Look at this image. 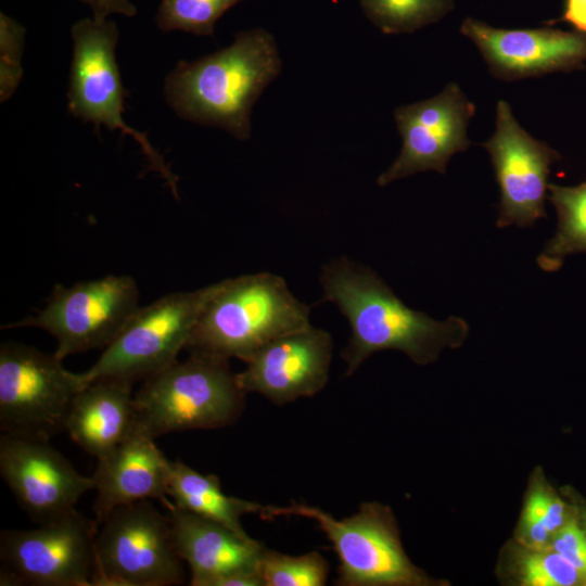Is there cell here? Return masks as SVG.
<instances>
[{
	"instance_id": "cell-18",
	"label": "cell",
	"mask_w": 586,
	"mask_h": 586,
	"mask_svg": "<svg viewBox=\"0 0 586 586\" xmlns=\"http://www.w3.org/2000/svg\"><path fill=\"white\" fill-rule=\"evenodd\" d=\"M154 438L133 431L107 456L98 460L91 476L97 491L94 520L100 524L117 507L168 497L170 460Z\"/></svg>"
},
{
	"instance_id": "cell-11",
	"label": "cell",
	"mask_w": 586,
	"mask_h": 586,
	"mask_svg": "<svg viewBox=\"0 0 586 586\" xmlns=\"http://www.w3.org/2000/svg\"><path fill=\"white\" fill-rule=\"evenodd\" d=\"M99 528L76 509L29 530L0 533V585L92 586Z\"/></svg>"
},
{
	"instance_id": "cell-27",
	"label": "cell",
	"mask_w": 586,
	"mask_h": 586,
	"mask_svg": "<svg viewBox=\"0 0 586 586\" xmlns=\"http://www.w3.org/2000/svg\"><path fill=\"white\" fill-rule=\"evenodd\" d=\"M524 510L542 521L552 536L571 518L565 504L546 486L539 484L530 492Z\"/></svg>"
},
{
	"instance_id": "cell-3",
	"label": "cell",
	"mask_w": 586,
	"mask_h": 586,
	"mask_svg": "<svg viewBox=\"0 0 586 586\" xmlns=\"http://www.w3.org/2000/svg\"><path fill=\"white\" fill-rule=\"evenodd\" d=\"M310 307L278 275L259 272L216 283L186 351L246 362L271 340L308 324Z\"/></svg>"
},
{
	"instance_id": "cell-23",
	"label": "cell",
	"mask_w": 586,
	"mask_h": 586,
	"mask_svg": "<svg viewBox=\"0 0 586 586\" xmlns=\"http://www.w3.org/2000/svg\"><path fill=\"white\" fill-rule=\"evenodd\" d=\"M259 572L264 586H323L329 575V563L317 551L290 556L265 548Z\"/></svg>"
},
{
	"instance_id": "cell-28",
	"label": "cell",
	"mask_w": 586,
	"mask_h": 586,
	"mask_svg": "<svg viewBox=\"0 0 586 586\" xmlns=\"http://www.w3.org/2000/svg\"><path fill=\"white\" fill-rule=\"evenodd\" d=\"M550 548L586 577V543L578 521L571 517L552 536Z\"/></svg>"
},
{
	"instance_id": "cell-13",
	"label": "cell",
	"mask_w": 586,
	"mask_h": 586,
	"mask_svg": "<svg viewBox=\"0 0 586 586\" xmlns=\"http://www.w3.org/2000/svg\"><path fill=\"white\" fill-rule=\"evenodd\" d=\"M474 111L473 103L455 82L431 99L398 106L394 118L403 146L377 183L384 187L426 170L444 174L450 157L470 145L467 127Z\"/></svg>"
},
{
	"instance_id": "cell-21",
	"label": "cell",
	"mask_w": 586,
	"mask_h": 586,
	"mask_svg": "<svg viewBox=\"0 0 586 586\" xmlns=\"http://www.w3.org/2000/svg\"><path fill=\"white\" fill-rule=\"evenodd\" d=\"M548 190L558 225L536 262L544 271L553 272L566 256L586 253V181L575 187L549 184Z\"/></svg>"
},
{
	"instance_id": "cell-8",
	"label": "cell",
	"mask_w": 586,
	"mask_h": 586,
	"mask_svg": "<svg viewBox=\"0 0 586 586\" xmlns=\"http://www.w3.org/2000/svg\"><path fill=\"white\" fill-rule=\"evenodd\" d=\"M78 373L53 353L17 342L0 346V429L13 436L49 441L65 430L82 388Z\"/></svg>"
},
{
	"instance_id": "cell-14",
	"label": "cell",
	"mask_w": 586,
	"mask_h": 586,
	"mask_svg": "<svg viewBox=\"0 0 586 586\" xmlns=\"http://www.w3.org/2000/svg\"><path fill=\"white\" fill-rule=\"evenodd\" d=\"M0 473L21 508L39 524L72 511L94 489L92 477L81 475L44 440L1 433Z\"/></svg>"
},
{
	"instance_id": "cell-19",
	"label": "cell",
	"mask_w": 586,
	"mask_h": 586,
	"mask_svg": "<svg viewBox=\"0 0 586 586\" xmlns=\"http://www.w3.org/2000/svg\"><path fill=\"white\" fill-rule=\"evenodd\" d=\"M132 382L99 379L76 395L65 430L71 438L98 460L119 446L136 424Z\"/></svg>"
},
{
	"instance_id": "cell-15",
	"label": "cell",
	"mask_w": 586,
	"mask_h": 586,
	"mask_svg": "<svg viewBox=\"0 0 586 586\" xmlns=\"http://www.w3.org/2000/svg\"><path fill=\"white\" fill-rule=\"evenodd\" d=\"M333 342L329 332L308 324L259 348L237 373L245 393H259L277 405L319 393L328 383Z\"/></svg>"
},
{
	"instance_id": "cell-5",
	"label": "cell",
	"mask_w": 586,
	"mask_h": 586,
	"mask_svg": "<svg viewBox=\"0 0 586 586\" xmlns=\"http://www.w3.org/2000/svg\"><path fill=\"white\" fill-rule=\"evenodd\" d=\"M303 517L317 523L339 558V586H421L432 581L405 553L395 519L386 506L364 502L356 513L335 519L304 504L265 506L264 520Z\"/></svg>"
},
{
	"instance_id": "cell-10",
	"label": "cell",
	"mask_w": 586,
	"mask_h": 586,
	"mask_svg": "<svg viewBox=\"0 0 586 586\" xmlns=\"http://www.w3.org/2000/svg\"><path fill=\"white\" fill-rule=\"evenodd\" d=\"M139 308V290L130 276L55 285L47 305L34 316L5 328H40L56 341L63 360L90 349H104Z\"/></svg>"
},
{
	"instance_id": "cell-25",
	"label": "cell",
	"mask_w": 586,
	"mask_h": 586,
	"mask_svg": "<svg viewBox=\"0 0 586 586\" xmlns=\"http://www.w3.org/2000/svg\"><path fill=\"white\" fill-rule=\"evenodd\" d=\"M515 573L526 586L586 585V577L551 548L534 550L523 547L517 553Z\"/></svg>"
},
{
	"instance_id": "cell-31",
	"label": "cell",
	"mask_w": 586,
	"mask_h": 586,
	"mask_svg": "<svg viewBox=\"0 0 586 586\" xmlns=\"http://www.w3.org/2000/svg\"><path fill=\"white\" fill-rule=\"evenodd\" d=\"M579 525H581L583 536H584V539H585V543H586V511H583V513H582Z\"/></svg>"
},
{
	"instance_id": "cell-17",
	"label": "cell",
	"mask_w": 586,
	"mask_h": 586,
	"mask_svg": "<svg viewBox=\"0 0 586 586\" xmlns=\"http://www.w3.org/2000/svg\"><path fill=\"white\" fill-rule=\"evenodd\" d=\"M460 31L481 51L495 77L511 81L581 68L586 34L552 28L505 29L467 17Z\"/></svg>"
},
{
	"instance_id": "cell-30",
	"label": "cell",
	"mask_w": 586,
	"mask_h": 586,
	"mask_svg": "<svg viewBox=\"0 0 586 586\" xmlns=\"http://www.w3.org/2000/svg\"><path fill=\"white\" fill-rule=\"evenodd\" d=\"M560 20L569 23L575 30L586 34V0H565Z\"/></svg>"
},
{
	"instance_id": "cell-9",
	"label": "cell",
	"mask_w": 586,
	"mask_h": 586,
	"mask_svg": "<svg viewBox=\"0 0 586 586\" xmlns=\"http://www.w3.org/2000/svg\"><path fill=\"white\" fill-rule=\"evenodd\" d=\"M73 59L67 107L73 116L107 130L119 129L131 136L148 157L150 167L162 175L178 198V178L165 164L145 133L130 128L123 119L127 90L123 87L115 50L118 29L114 22L81 18L72 26Z\"/></svg>"
},
{
	"instance_id": "cell-20",
	"label": "cell",
	"mask_w": 586,
	"mask_h": 586,
	"mask_svg": "<svg viewBox=\"0 0 586 586\" xmlns=\"http://www.w3.org/2000/svg\"><path fill=\"white\" fill-rule=\"evenodd\" d=\"M168 497L179 508L249 537L243 515L262 514L265 506L226 495L215 474H202L180 460L170 461Z\"/></svg>"
},
{
	"instance_id": "cell-1",
	"label": "cell",
	"mask_w": 586,
	"mask_h": 586,
	"mask_svg": "<svg viewBox=\"0 0 586 586\" xmlns=\"http://www.w3.org/2000/svg\"><path fill=\"white\" fill-rule=\"evenodd\" d=\"M319 281L322 300L336 305L351 327L341 355L346 377L379 351L397 349L413 362L428 365L444 347L457 348L468 336L464 319L437 321L407 307L373 270L346 257L324 265Z\"/></svg>"
},
{
	"instance_id": "cell-16",
	"label": "cell",
	"mask_w": 586,
	"mask_h": 586,
	"mask_svg": "<svg viewBox=\"0 0 586 586\" xmlns=\"http://www.w3.org/2000/svg\"><path fill=\"white\" fill-rule=\"evenodd\" d=\"M167 508L175 542L189 565L192 586H264L259 561L265 546L230 528L177 507Z\"/></svg>"
},
{
	"instance_id": "cell-6",
	"label": "cell",
	"mask_w": 586,
	"mask_h": 586,
	"mask_svg": "<svg viewBox=\"0 0 586 586\" xmlns=\"http://www.w3.org/2000/svg\"><path fill=\"white\" fill-rule=\"evenodd\" d=\"M168 514L151 500L112 510L94 538L92 586H171L184 581Z\"/></svg>"
},
{
	"instance_id": "cell-7",
	"label": "cell",
	"mask_w": 586,
	"mask_h": 586,
	"mask_svg": "<svg viewBox=\"0 0 586 586\" xmlns=\"http://www.w3.org/2000/svg\"><path fill=\"white\" fill-rule=\"evenodd\" d=\"M215 286L166 294L139 306L99 359L78 373L82 386L109 378L133 383L178 360Z\"/></svg>"
},
{
	"instance_id": "cell-22",
	"label": "cell",
	"mask_w": 586,
	"mask_h": 586,
	"mask_svg": "<svg viewBox=\"0 0 586 586\" xmlns=\"http://www.w3.org/2000/svg\"><path fill=\"white\" fill-rule=\"evenodd\" d=\"M367 18L384 34L413 33L440 21L454 0H358Z\"/></svg>"
},
{
	"instance_id": "cell-4",
	"label": "cell",
	"mask_w": 586,
	"mask_h": 586,
	"mask_svg": "<svg viewBox=\"0 0 586 586\" xmlns=\"http://www.w3.org/2000/svg\"><path fill=\"white\" fill-rule=\"evenodd\" d=\"M246 393L228 359L190 353L144 380L135 394V431L152 438L233 424Z\"/></svg>"
},
{
	"instance_id": "cell-12",
	"label": "cell",
	"mask_w": 586,
	"mask_h": 586,
	"mask_svg": "<svg viewBox=\"0 0 586 586\" xmlns=\"http://www.w3.org/2000/svg\"><path fill=\"white\" fill-rule=\"evenodd\" d=\"M483 146L491 155L500 189L496 226L525 228L546 218L548 176L550 166L560 158L559 154L527 133L504 100L496 106L495 132Z\"/></svg>"
},
{
	"instance_id": "cell-26",
	"label": "cell",
	"mask_w": 586,
	"mask_h": 586,
	"mask_svg": "<svg viewBox=\"0 0 586 586\" xmlns=\"http://www.w3.org/2000/svg\"><path fill=\"white\" fill-rule=\"evenodd\" d=\"M25 28L14 18L0 14V101H8L23 77L22 55Z\"/></svg>"
},
{
	"instance_id": "cell-24",
	"label": "cell",
	"mask_w": 586,
	"mask_h": 586,
	"mask_svg": "<svg viewBox=\"0 0 586 586\" xmlns=\"http://www.w3.org/2000/svg\"><path fill=\"white\" fill-rule=\"evenodd\" d=\"M243 0H162L156 24L163 31L213 36L217 21Z\"/></svg>"
},
{
	"instance_id": "cell-2",
	"label": "cell",
	"mask_w": 586,
	"mask_h": 586,
	"mask_svg": "<svg viewBox=\"0 0 586 586\" xmlns=\"http://www.w3.org/2000/svg\"><path fill=\"white\" fill-rule=\"evenodd\" d=\"M281 68L276 39L268 30H241L227 48L177 63L165 78L164 95L179 117L244 141L251 137L254 104Z\"/></svg>"
},
{
	"instance_id": "cell-29",
	"label": "cell",
	"mask_w": 586,
	"mask_h": 586,
	"mask_svg": "<svg viewBox=\"0 0 586 586\" xmlns=\"http://www.w3.org/2000/svg\"><path fill=\"white\" fill-rule=\"evenodd\" d=\"M90 7L93 18L97 21L107 20V16L114 13L125 16H133L137 9L131 0H78Z\"/></svg>"
}]
</instances>
